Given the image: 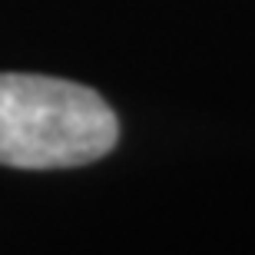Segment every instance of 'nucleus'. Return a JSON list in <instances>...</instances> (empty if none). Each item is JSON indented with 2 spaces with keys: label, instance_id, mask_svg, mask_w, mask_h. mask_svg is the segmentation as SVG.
Wrapping results in <instances>:
<instances>
[{
  "label": "nucleus",
  "instance_id": "obj_1",
  "mask_svg": "<svg viewBox=\"0 0 255 255\" xmlns=\"http://www.w3.org/2000/svg\"><path fill=\"white\" fill-rule=\"evenodd\" d=\"M120 139L116 113L90 86L37 73H0V166L73 169Z\"/></svg>",
  "mask_w": 255,
  "mask_h": 255
}]
</instances>
